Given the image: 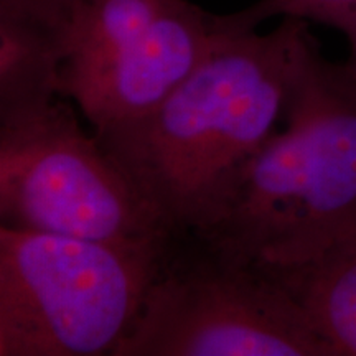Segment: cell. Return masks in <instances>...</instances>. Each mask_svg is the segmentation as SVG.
<instances>
[{
  "label": "cell",
  "instance_id": "obj_3",
  "mask_svg": "<svg viewBox=\"0 0 356 356\" xmlns=\"http://www.w3.org/2000/svg\"><path fill=\"white\" fill-rule=\"evenodd\" d=\"M170 236L113 244L0 226V356H114Z\"/></svg>",
  "mask_w": 356,
  "mask_h": 356
},
{
  "label": "cell",
  "instance_id": "obj_8",
  "mask_svg": "<svg viewBox=\"0 0 356 356\" xmlns=\"http://www.w3.org/2000/svg\"><path fill=\"white\" fill-rule=\"evenodd\" d=\"M61 44L50 26L0 15V119L32 113L60 96Z\"/></svg>",
  "mask_w": 356,
  "mask_h": 356
},
{
  "label": "cell",
  "instance_id": "obj_4",
  "mask_svg": "<svg viewBox=\"0 0 356 356\" xmlns=\"http://www.w3.org/2000/svg\"><path fill=\"white\" fill-rule=\"evenodd\" d=\"M114 356H337L264 267L170 236Z\"/></svg>",
  "mask_w": 356,
  "mask_h": 356
},
{
  "label": "cell",
  "instance_id": "obj_6",
  "mask_svg": "<svg viewBox=\"0 0 356 356\" xmlns=\"http://www.w3.org/2000/svg\"><path fill=\"white\" fill-rule=\"evenodd\" d=\"M213 13L190 0H76L60 32V96L95 132L140 118L202 63Z\"/></svg>",
  "mask_w": 356,
  "mask_h": 356
},
{
  "label": "cell",
  "instance_id": "obj_2",
  "mask_svg": "<svg viewBox=\"0 0 356 356\" xmlns=\"http://www.w3.org/2000/svg\"><path fill=\"white\" fill-rule=\"evenodd\" d=\"M286 131L249 160L220 216L191 233L236 259L287 269L356 239V68L310 43Z\"/></svg>",
  "mask_w": 356,
  "mask_h": 356
},
{
  "label": "cell",
  "instance_id": "obj_10",
  "mask_svg": "<svg viewBox=\"0 0 356 356\" xmlns=\"http://www.w3.org/2000/svg\"><path fill=\"white\" fill-rule=\"evenodd\" d=\"M74 3L76 0H0V15L38 22L60 35Z\"/></svg>",
  "mask_w": 356,
  "mask_h": 356
},
{
  "label": "cell",
  "instance_id": "obj_1",
  "mask_svg": "<svg viewBox=\"0 0 356 356\" xmlns=\"http://www.w3.org/2000/svg\"><path fill=\"white\" fill-rule=\"evenodd\" d=\"M215 33L193 73L152 111L96 139L173 234L202 233L220 216L249 160L284 119L314 37L309 22Z\"/></svg>",
  "mask_w": 356,
  "mask_h": 356
},
{
  "label": "cell",
  "instance_id": "obj_5",
  "mask_svg": "<svg viewBox=\"0 0 356 356\" xmlns=\"http://www.w3.org/2000/svg\"><path fill=\"white\" fill-rule=\"evenodd\" d=\"M65 99L0 119V226L113 244L168 238L170 231L96 136H86Z\"/></svg>",
  "mask_w": 356,
  "mask_h": 356
},
{
  "label": "cell",
  "instance_id": "obj_7",
  "mask_svg": "<svg viewBox=\"0 0 356 356\" xmlns=\"http://www.w3.org/2000/svg\"><path fill=\"white\" fill-rule=\"evenodd\" d=\"M266 270L287 289L337 356H356V239L307 264Z\"/></svg>",
  "mask_w": 356,
  "mask_h": 356
},
{
  "label": "cell",
  "instance_id": "obj_9",
  "mask_svg": "<svg viewBox=\"0 0 356 356\" xmlns=\"http://www.w3.org/2000/svg\"><path fill=\"white\" fill-rule=\"evenodd\" d=\"M274 17H292L340 30L348 42L346 61L356 68V0H257L228 15L213 13V26L225 32H251Z\"/></svg>",
  "mask_w": 356,
  "mask_h": 356
}]
</instances>
